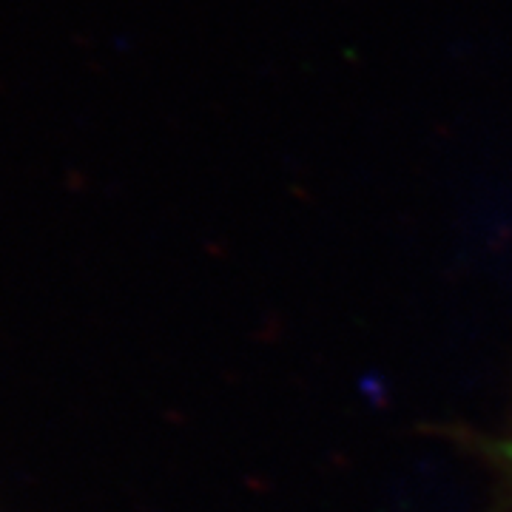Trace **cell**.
Masks as SVG:
<instances>
[{"label": "cell", "instance_id": "obj_1", "mask_svg": "<svg viewBox=\"0 0 512 512\" xmlns=\"http://www.w3.org/2000/svg\"><path fill=\"white\" fill-rule=\"evenodd\" d=\"M458 441L464 444V453L476 458L484 476L490 478L498 512H512V407L493 427L461 430Z\"/></svg>", "mask_w": 512, "mask_h": 512}]
</instances>
